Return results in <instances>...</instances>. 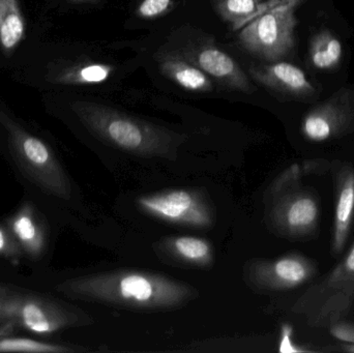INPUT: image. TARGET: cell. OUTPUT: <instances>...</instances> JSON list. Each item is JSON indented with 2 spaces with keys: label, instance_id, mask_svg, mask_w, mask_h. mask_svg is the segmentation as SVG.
<instances>
[{
  "label": "cell",
  "instance_id": "cell-1",
  "mask_svg": "<svg viewBox=\"0 0 354 353\" xmlns=\"http://www.w3.org/2000/svg\"><path fill=\"white\" fill-rule=\"evenodd\" d=\"M72 289L102 304L142 311L179 308L194 298L195 292L167 276L135 269L88 276L75 282Z\"/></svg>",
  "mask_w": 354,
  "mask_h": 353
},
{
  "label": "cell",
  "instance_id": "cell-2",
  "mask_svg": "<svg viewBox=\"0 0 354 353\" xmlns=\"http://www.w3.org/2000/svg\"><path fill=\"white\" fill-rule=\"evenodd\" d=\"M75 111L95 136L129 153L169 157L176 141V135L166 128L106 106L78 103L75 105Z\"/></svg>",
  "mask_w": 354,
  "mask_h": 353
},
{
  "label": "cell",
  "instance_id": "cell-3",
  "mask_svg": "<svg viewBox=\"0 0 354 353\" xmlns=\"http://www.w3.org/2000/svg\"><path fill=\"white\" fill-rule=\"evenodd\" d=\"M354 305V242L343 260L297 303L314 327L335 325Z\"/></svg>",
  "mask_w": 354,
  "mask_h": 353
},
{
  "label": "cell",
  "instance_id": "cell-4",
  "mask_svg": "<svg viewBox=\"0 0 354 353\" xmlns=\"http://www.w3.org/2000/svg\"><path fill=\"white\" fill-rule=\"evenodd\" d=\"M297 2L284 0L252 19L239 33L241 45L268 61L288 55L295 48Z\"/></svg>",
  "mask_w": 354,
  "mask_h": 353
},
{
  "label": "cell",
  "instance_id": "cell-5",
  "mask_svg": "<svg viewBox=\"0 0 354 353\" xmlns=\"http://www.w3.org/2000/svg\"><path fill=\"white\" fill-rule=\"evenodd\" d=\"M138 207L147 215L166 223L208 228L214 213L207 201L194 190L172 189L139 197Z\"/></svg>",
  "mask_w": 354,
  "mask_h": 353
},
{
  "label": "cell",
  "instance_id": "cell-6",
  "mask_svg": "<svg viewBox=\"0 0 354 353\" xmlns=\"http://www.w3.org/2000/svg\"><path fill=\"white\" fill-rule=\"evenodd\" d=\"M354 128V89L342 87L312 108L301 122V133L312 142H324Z\"/></svg>",
  "mask_w": 354,
  "mask_h": 353
},
{
  "label": "cell",
  "instance_id": "cell-7",
  "mask_svg": "<svg viewBox=\"0 0 354 353\" xmlns=\"http://www.w3.org/2000/svg\"><path fill=\"white\" fill-rule=\"evenodd\" d=\"M251 281L259 288L286 290L299 287L316 274L313 261L303 255L289 254L272 261H257L250 267Z\"/></svg>",
  "mask_w": 354,
  "mask_h": 353
},
{
  "label": "cell",
  "instance_id": "cell-8",
  "mask_svg": "<svg viewBox=\"0 0 354 353\" xmlns=\"http://www.w3.org/2000/svg\"><path fill=\"white\" fill-rule=\"evenodd\" d=\"M272 221L287 236L311 233L319 220V203L310 191L297 190L283 195L272 211Z\"/></svg>",
  "mask_w": 354,
  "mask_h": 353
},
{
  "label": "cell",
  "instance_id": "cell-9",
  "mask_svg": "<svg viewBox=\"0 0 354 353\" xmlns=\"http://www.w3.org/2000/svg\"><path fill=\"white\" fill-rule=\"evenodd\" d=\"M250 73L264 86L295 99H309L317 95L304 70L289 62L274 61L268 66H254Z\"/></svg>",
  "mask_w": 354,
  "mask_h": 353
},
{
  "label": "cell",
  "instance_id": "cell-10",
  "mask_svg": "<svg viewBox=\"0 0 354 353\" xmlns=\"http://www.w3.org/2000/svg\"><path fill=\"white\" fill-rule=\"evenodd\" d=\"M198 68L237 90H254L249 79L228 54L214 47L203 48L195 56Z\"/></svg>",
  "mask_w": 354,
  "mask_h": 353
},
{
  "label": "cell",
  "instance_id": "cell-11",
  "mask_svg": "<svg viewBox=\"0 0 354 353\" xmlns=\"http://www.w3.org/2000/svg\"><path fill=\"white\" fill-rule=\"evenodd\" d=\"M354 218V172L344 168L338 178L336 211H335L333 249L340 254L344 249Z\"/></svg>",
  "mask_w": 354,
  "mask_h": 353
},
{
  "label": "cell",
  "instance_id": "cell-12",
  "mask_svg": "<svg viewBox=\"0 0 354 353\" xmlns=\"http://www.w3.org/2000/svg\"><path fill=\"white\" fill-rule=\"evenodd\" d=\"M162 74L187 90L206 93L212 89V81L201 68L177 57H168L160 64Z\"/></svg>",
  "mask_w": 354,
  "mask_h": 353
},
{
  "label": "cell",
  "instance_id": "cell-13",
  "mask_svg": "<svg viewBox=\"0 0 354 353\" xmlns=\"http://www.w3.org/2000/svg\"><path fill=\"white\" fill-rule=\"evenodd\" d=\"M309 55L312 64L318 70H332L342 59V44L332 31L324 29L312 37Z\"/></svg>",
  "mask_w": 354,
  "mask_h": 353
},
{
  "label": "cell",
  "instance_id": "cell-14",
  "mask_svg": "<svg viewBox=\"0 0 354 353\" xmlns=\"http://www.w3.org/2000/svg\"><path fill=\"white\" fill-rule=\"evenodd\" d=\"M282 1L284 0H270L262 3L263 0H216V10L225 21L234 25L235 29Z\"/></svg>",
  "mask_w": 354,
  "mask_h": 353
},
{
  "label": "cell",
  "instance_id": "cell-15",
  "mask_svg": "<svg viewBox=\"0 0 354 353\" xmlns=\"http://www.w3.org/2000/svg\"><path fill=\"white\" fill-rule=\"evenodd\" d=\"M24 21L17 0H0V44L6 50L16 47L24 35Z\"/></svg>",
  "mask_w": 354,
  "mask_h": 353
},
{
  "label": "cell",
  "instance_id": "cell-16",
  "mask_svg": "<svg viewBox=\"0 0 354 353\" xmlns=\"http://www.w3.org/2000/svg\"><path fill=\"white\" fill-rule=\"evenodd\" d=\"M177 258L187 263L205 267L212 263V248L209 242L196 236H177L168 242Z\"/></svg>",
  "mask_w": 354,
  "mask_h": 353
},
{
  "label": "cell",
  "instance_id": "cell-17",
  "mask_svg": "<svg viewBox=\"0 0 354 353\" xmlns=\"http://www.w3.org/2000/svg\"><path fill=\"white\" fill-rule=\"evenodd\" d=\"M22 317L25 325L37 333H47L52 330L51 323L37 305H25L22 310Z\"/></svg>",
  "mask_w": 354,
  "mask_h": 353
},
{
  "label": "cell",
  "instance_id": "cell-18",
  "mask_svg": "<svg viewBox=\"0 0 354 353\" xmlns=\"http://www.w3.org/2000/svg\"><path fill=\"white\" fill-rule=\"evenodd\" d=\"M112 70L113 66L100 64H89L79 70L74 78L79 83H101L110 76Z\"/></svg>",
  "mask_w": 354,
  "mask_h": 353
},
{
  "label": "cell",
  "instance_id": "cell-19",
  "mask_svg": "<svg viewBox=\"0 0 354 353\" xmlns=\"http://www.w3.org/2000/svg\"><path fill=\"white\" fill-rule=\"evenodd\" d=\"M59 350L58 348L26 339L4 340L0 342V352H51Z\"/></svg>",
  "mask_w": 354,
  "mask_h": 353
},
{
  "label": "cell",
  "instance_id": "cell-20",
  "mask_svg": "<svg viewBox=\"0 0 354 353\" xmlns=\"http://www.w3.org/2000/svg\"><path fill=\"white\" fill-rule=\"evenodd\" d=\"M23 151L29 161L37 165H43L49 160V151L47 147L39 139L28 137L23 142Z\"/></svg>",
  "mask_w": 354,
  "mask_h": 353
},
{
  "label": "cell",
  "instance_id": "cell-21",
  "mask_svg": "<svg viewBox=\"0 0 354 353\" xmlns=\"http://www.w3.org/2000/svg\"><path fill=\"white\" fill-rule=\"evenodd\" d=\"M172 0H143L138 8L139 16L145 19H155L165 14L170 6Z\"/></svg>",
  "mask_w": 354,
  "mask_h": 353
},
{
  "label": "cell",
  "instance_id": "cell-22",
  "mask_svg": "<svg viewBox=\"0 0 354 353\" xmlns=\"http://www.w3.org/2000/svg\"><path fill=\"white\" fill-rule=\"evenodd\" d=\"M292 327L289 325H284L282 327L280 340V352L284 353H299L305 352V350L297 347L292 341Z\"/></svg>",
  "mask_w": 354,
  "mask_h": 353
},
{
  "label": "cell",
  "instance_id": "cell-23",
  "mask_svg": "<svg viewBox=\"0 0 354 353\" xmlns=\"http://www.w3.org/2000/svg\"><path fill=\"white\" fill-rule=\"evenodd\" d=\"M15 231L23 240H30L35 238V230L32 222L27 217H22L15 224Z\"/></svg>",
  "mask_w": 354,
  "mask_h": 353
},
{
  "label": "cell",
  "instance_id": "cell-24",
  "mask_svg": "<svg viewBox=\"0 0 354 353\" xmlns=\"http://www.w3.org/2000/svg\"><path fill=\"white\" fill-rule=\"evenodd\" d=\"M330 333L337 339L354 344V327L353 325H333Z\"/></svg>",
  "mask_w": 354,
  "mask_h": 353
},
{
  "label": "cell",
  "instance_id": "cell-25",
  "mask_svg": "<svg viewBox=\"0 0 354 353\" xmlns=\"http://www.w3.org/2000/svg\"><path fill=\"white\" fill-rule=\"evenodd\" d=\"M4 246V238L3 236H2L1 231H0V250L3 248Z\"/></svg>",
  "mask_w": 354,
  "mask_h": 353
},
{
  "label": "cell",
  "instance_id": "cell-26",
  "mask_svg": "<svg viewBox=\"0 0 354 353\" xmlns=\"http://www.w3.org/2000/svg\"><path fill=\"white\" fill-rule=\"evenodd\" d=\"M71 1L79 2L80 3V2H97V0H71Z\"/></svg>",
  "mask_w": 354,
  "mask_h": 353
},
{
  "label": "cell",
  "instance_id": "cell-27",
  "mask_svg": "<svg viewBox=\"0 0 354 353\" xmlns=\"http://www.w3.org/2000/svg\"><path fill=\"white\" fill-rule=\"evenodd\" d=\"M346 350L349 352H354V344H351V345L347 346Z\"/></svg>",
  "mask_w": 354,
  "mask_h": 353
},
{
  "label": "cell",
  "instance_id": "cell-28",
  "mask_svg": "<svg viewBox=\"0 0 354 353\" xmlns=\"http://www.w3.org/2000/svg\"><path fill=\"white\" fill-rule=\"evenodd\" d=\"M285 1H289V0H285ZM297 1H299V0H297Z\"/></svg>",
  "mask_w": 354,
  "mask_h": 353
}]
</instances>
